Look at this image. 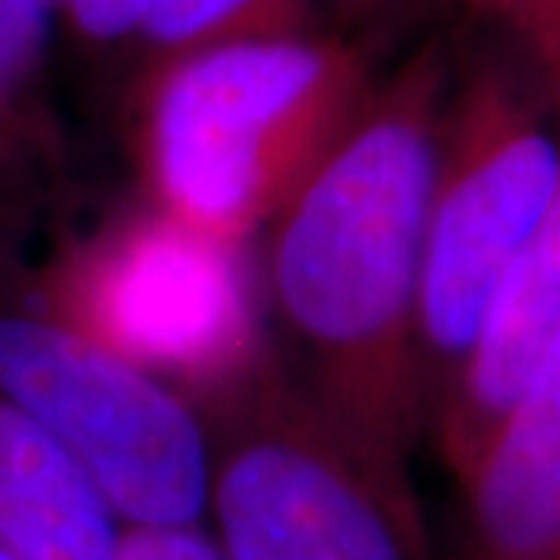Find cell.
Here are the masks:
<instances>
[{
    "mask_svg": "<svg viewBox=\"0 0 560 560\" xmlns=\"http://www.w3.org/2000/svg\"><path fill=\"white\" fill-rule=\"evenodd\" d=\"M444 44L397 77L280 211L273 299L310 357V394L378 455L411 466L430 425L419 295L441 117Z\"/></svg>",
    "mask_w": 560,
    "mask_h": 560,
    "instance_id": "6da1fadb",
    "label": "cell"
},
{
    "mask_svg": "<svg viewBox=\"0 0 560 560\" xmlns=\"http://www.w3.org/2000/svg\"><path fill=\"white\" fill-rule=\"evenodd\" d=\"M499 30L502 44L480 48L458 70L452 62L441 117L419 295L430 416L560 183V109L550 77L517 33Z\"/></svg>",
    "mask_w": 560,
    "mask_h": 560,
    "instance_id": "7a4b0ae2",
    "label": "cell"
},
{
    "mask_svg": "<svg viewBox=\"0 0 560 560\" xmlns=\"http://www.w3.org/2000/svg\"><path fill=\"white\" fill-rule=\"evenodd\" d=\"M208 532L230 560H430L411 466L262 368L205 400Z\"/></svg>",
    "mask_w": 560,
    "mask_h": 560,
    "instance_id": "3957f363",
    "label": "cell"
},
{
    "mask_svg": "<svg viewBox=\"0 0 560 560\" xmlns=\"http://www.w3.org/2000/svg\"><path fill=\"white\" fill-rule=\"evenodd\" d=\"M346 92V66L306 40H233L186 62L156 109V175L175 219L237 244L288 205Z\"/></svg>",
    "mask_w": 560,
    "mask_h": 560,
    "instance_id": "277c9868",
    "label": "cell"
},
{
    "mask_svg": "<svg viewBox=\"0 0 560 560\" xmlns=\"http://www.w3.org/2000/svg\"><path fill=\"white\" fill-rule=\"evenodd\" d=\"M0 394L73 458L125 528L208 524L205 408L70 324L0 317Z\"/></svg>",
    "mask_w": 560,
    "mask_h": 560,
    "instance_id": "5b68a950",
    "label": "cell"
},
{
    "mask_svg": "<svg viewBox=\"0 0 560 560\" xmlns=\"http://www.w3.org/2000/svg\"><path fill=\"white\" fill-rule=\"evenodd\" d=\"M77 313L92 342L189 397L226 394L255 372V317L237 244L167 215L125 233L88 266ZM200 400V405H205Z\"/></svg>",
    "mask_w": 560,
    "mask_h": 560,
    "instance_id": "8992f818",
    "label": "cell"
},
{
    "mask_svg": "<svg viewBox=\"0 0 560 560\" xmlns=\"http://www.w3.org/2000/svg\"><path fill=\"white\" fill-rule=\"evenodd\" d=\"M477 15L499 22L528 44L550 77L560 109V0H466ZM560 335V183L539 230L502 284L466 364L430 416L447 474H458L510 405L524 394L535 368Z\"/></svg>",
    "mask_w": 560,
    "mask_h": 560,
    "instance_id": "52a82bcc",
    "label": "cell"
},
{
    "mask_svg": "<svg viewBox=\"0 0 560 560\" xmlns=\"http://www.w3.org/2000/svg\"><path fill=\"white\" fill-rule=\"evenodd\" d=\"M452 477L463 560H560V335Z\"/></svg>",
    "mask_w": 560,
    "mask_h": 560,
    "instance_id": "ba28073f",
    "label": "cell"
},
{
    "mask_svg": "<svg viewBox=\"0 0 560 560\" xmlns=\"http://www.w3.org/2000/svg\"><path fill=\"white\" fill-rule=\"evenodd\" d=\"M125 524L73 458L0 394V553L11 560H114Z\"/></svg>",
    "mask_w": 560,
    "mask_h": 560,
    "instance_id": "9c48e42d",
    "label": "cell"
},
{
    "mask_svg": "<svg viewBox=\"0 0 560 560\" xmlns=\"http://www.w3.org/2000/svg\"><path fill=\"white\" fill-rule=\"evenodd\" d=\"M114 560H230L208 532V524L189 528H125Z\"/></svg>",
    "mask_w": 560,
    "mask_h": 560,
    "instance_id": "30bf717a",
    "label": "cell"
},
{
    "mask_svg": "<svg viewBox=\"0 0 560 560\" xmlns=\"http://www.w3.org/2000/svg\"><path fill=\"white\" fill-rule=\"evenodd\" d=\"M259 0H153L145 11V26L161 40H194L208 30H219L222 22L248 11Z\"/></svg>",
    "mask_w": 560,
    "mask_h": 560,
    "instance_id": "8fae6325",
    "label": "cell"
},
{
    "mask_svg": "<svg viewBox=\"0 0 560 560\" xmlns=\"http://www.w3.org/2000/svg\"><path fill=\"white\" fill-rule=\"evenodd\" d=\"M44 30V0H0V92L30 62Z\"/></svg>",
    "mask_w": 560,
    "mask_h": 560,
    "instance_id": "7c38bea8",
    "label": "cell"
},
{
    "mask_svg": "<svg viewBox=\"0 0 560 560\" xmlns=\"http://www.w3.org/2000/svg\"><path fill=\"white\" fill-rule=\"evenodd\" d=\"M70 4L88 33L117 37V33H128L136 22H145V11H150L153 0H70Z\"/></svg>",
    "mask_w": 560,
    "mask_h": 560,
    "instance_id": "4fadbf2b",
    "label": "cell"
},
{
    "mask_svg": "<svg viewBox=\"0 0 560 560\" xmlns=\"http://www.w3.org/2000/svg\"><path fill=\"white\" fill-rule=\"evenodd\" d=\"M0 560H11V557H8V553H0Z\"/></svg>",
    "mask_w": 560,
    "mask_h": 560,
    "instance_id": "5bb4252c",
    "label": "cell"
}]
</instances>
